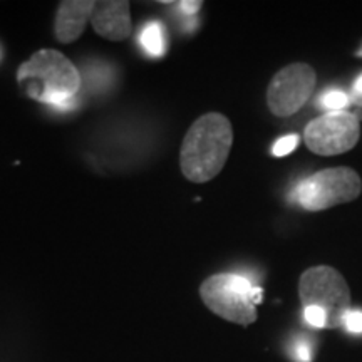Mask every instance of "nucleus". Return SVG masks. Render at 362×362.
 I'll use <instances>...</instances> for the list:
<instances>
[{"label":"nucleus","mask_w":362,"mask_h":362,"mask_svg":"<svg viewBox=\"0 0 362 362\" xmlns=\"http://www.w3.org/2000/svg\"><path fill=\"white\" fill-rule=\"evenodd\" d=\"M361 176L352 168L339 166L317 171L293 188V200L307 211H322L356 200L361 194Z\"/></svg>","instance_id":"5"},{"label":"nucleus","mask_w":362,"mask_h":362,"mask_svg":"<svg viewBox=\"0 0 362 362\" xmlns=\"http://www.w3.org/2000/svg\"><path fill=\"white\" fill-rule=\"evenodd\" d=\"M233 144V128L220 112L198 117L185 134L180 149V168L193 183H206L223 170Z\"/></svg>","instance_id":"1"},{"label":"nucleus","mask_w":362,"mask_h":362,"mask_svg":"<svg viewBox=\"0 0 362 362\" xmlns=\"http://www.w3.org/2000/svg\"><path fill=\"white\" fill-rule=\"evenodd\" d=\"M126 0H103L96 2L90 13V25L98 35L119 42L131 34V11Z\"/></svg>","instance_id":"8"},{"label":"nucleus","mask_w":362,"mask_h":362,"mask_svg":"<svg viewBox=\"0 0 362 362\" xmlns=\"http://www.w3.org/2000/svg\"><path fill=\"white\" fill-rule=\"evenodd\" d=\"M17 83L25 96L64 111L81 89V74L64 54L40 49L17 71Z\"/></svg>","instance_id":"2"},{"label":"nucleus","mask_w":362,"mask_h":362,"mask_svg":"<svg viewBox=\"0 0 362 362\" xmlns=\"http://www.w3.org/2000/svg\"><path fill=\"white\" fill-rule=\"evenodd\" d=\"M304 317L307 324L315 329H325V325H327L325 312L322 309H319V307H304Z\"/></svg>","instance_id":"13"},{"label":"nucleus","mask_w":362,"mask_h":362,"mask_svg":"<svg viewBox=\"0 0 362 362\" xmlns=\"http://www.w3.org/2000/svg\"><path fill=\"white\" fill-rule=\"evenodd\" d=\"M349 99H351V104H356L359 110H362V74L356 79L354 86H352Z\"/></svg>","instance_id":"16"},{"label":"nucleus","mask_w":362,"mask_h":362,"mask_svg":"<svg viewBox=\"0 0 362 362\" xmlns=\"http://www.w3.org/2000/svg\"><path fill=\"white\" fill-rule=\"evenodd\" d=\"M292 356L297 362H310L312 359V351L309 342L298 341L292 349Z\"/></svg>","instance_id":"15"},{"label":"nucleus","mask_w":362,"mask_h":362,"mask_svg":"<svg viewBox=\"0 0 362 362\" xmlns=\"http://www.w3.org/2000/svg\"><path fill=\"white\" fill-rule=\"evenodd\" d=\"M317 74L305 62L285 66L274 76L267 89V106L275 116H292L304 107L314 93Z\"/></svg>","instance_id":"6"},{"label":"nucleus","mask_w":362,"mask_h":362,"mask_svg":"<svg viewBox=\"0 0 362 362\" xmlns=\"http://www.w3.org/2000/svg\"><path fill=\"white\" fill-rule=\"evenodd\" d=\"M96 6L93 0H64L54 19V35L61 44H71L83 35Z\"/></svg>","instance_id":"9"},{"label":"nucleus","mask_w":362,"mask_h":362,"mask_svg":"<svg viewBox=\"0 0 362 362\" xmlns=\"http://www.w3.org/2000/svg\"><path fill=\"white\" fill-rule=\"evenodd\" d=\"M359 121L351 111L325 112L307 124L304 139L307 148L320 156L342 155L359 141Z\"/></svg>","instance_id":"7"},{"label":"nucleus","mask_w":362,"mask_h":362,"mask_svg":"<svg viewBox=\"0 0 362 362\" xmlns=\"http://www.w3.org/2000/svg\"><path fill=\"white\" fill-rule=\"evenodd\" d=\"M298 296L304 307H319L325 312V329L342 327V319L351 309V291L341 272L329 265H317L300 275Z\"/></svg>","instance_id":"4"},{"label":"nucleus","mask_w":362,"mask_h":362,"mask_svg":"<svg viewBox=\"0 0 362 362\" xmlns=\"http://www.w3.org/2000/svg\"><path fill=\"white\" fill-rule=\"evenodd\" d=\"M178 6L185 13H188V16H194V13L202 8L203 2H180Z\"/></svg>","instance_id":"17"},{"label":"nucleus","mask_w":362,"mask_h":362,"mask_svg":"<svg viewBox=\"0 0 362 362\" xmlns=\"http://www.w3.org/2000/svg\"><path fill=\"white\" fill-rule=\"evenodd\" d=\"M342 327L349 332L362 334V310L349 309L342 319Z\"/></svg>","instance_id":"14"},{"label":"nucleus","mask_w":362,"mask_h":362,"mask_svg":"<svg viewBox=\"0 0 362 362\" xmlns=\"http://www.w3.org/2000/svg\"><path fill=\"white\" fill-rule=\"evenodd\" d=\"M205 305L221 319L233 324L250 325L257 320V304L262 302V288L238 274H216L200 287Z\"/></svg>","instance_id":"3"},{"label":"nucleus","mask_w":362,"mask_h":362,"mask_svg":"<svg viewBox=\"0 0 362 362\" xmlns=\"http://www.w3.org/2000/svg\"><path fill=\"white\" fill-rule=\"evenodd\" d=\"M354 116L357 117V121H359V123H361V121H362V110H357V111L354 112Z\"/></svg>","instance_id":"18"},{"label":"nucleus","mask_w":362,"mask_h":362,"mask_svg":"<svg viewBox=\"0 0 362 362\" xmlns=\"http://www.w3.org/2000/svg\"><path fill=\"white\" fill-rule=\"evenodd\" d=\"M297 144H298V136L287 134L275 141L274 148H272V153H274V156H287L288 153H292L293 149L297 148Z\"/></svg>","instance_id":"12"},{"label":"nucleus","mask_w":362,"mask_h":362,"mask_svg":"<svg viewBox=\"0 0 362 362\" xmlns=\"http://www.w3.org/2000/svg\"><path fill=\"white\" fill-rule=\"evenodd\" d=\"M139 40L144 52L151 57H161L166 52V30L161 22L149 21L141 27Z\"/></svg>","instance_id":"10"},{"label":"nucleus","mask_w":362,"mask_h":362,"mask_svg":"<svg viewBox=\"0 0 362 362\" xmlns=\"http://www.w3.org/2000/svg\"><path fill=\"white\" fill-rule=\"evenodd\" d=\"M351 104L349 94L339 89H329L325 90L322 96L319 98V106L327 110V112H337L346 111V107Z\"/></svg>","instance_id":"11"}]
</instances>
